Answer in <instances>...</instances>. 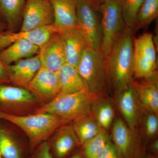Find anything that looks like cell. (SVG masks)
Masks as SVG:
<instances>
[{"mask_svg": "<svg viewBox=\"0 0 158 158\" xmlns=\"http://www.w3.org/2000/svg\"><path fill=\"white\" fill-rule=\"evenodd\" d=\"M133 32L126 28L106 58L111 87L116 96L131 85L133 79Z\"/></svg>", "mask_w": 158, "mask_h": 158, "instance_id": "cell-1", "label": "cell"}, {"mask_svg": "<svg viewBox=\"0 0 158 158\" xmlns=\"http://www.w3.org/2000/svg\"><path fill=\"white\" fill-rule=\"evenodd\" d=\"M0 119L10 123L22 132L28 141L31 153L40 143L48 140L58 128L68 123L48 113L15 116L0 112Z\"/></svg>", "mask_w": 158, "mask_h": 158, "instance_id": "cell-2", "label": "cell"}, {"mask_svg": "<svg viewBox=\"0 0 158 158\" xmlns=\"http://www.w3.org/2000/svg\"><path fill=\"white\" fill-rule=\"evenodd\" d=\"M77 69L90 93L97 97L107 95L111 86V81L107 59L100 51L88 47Z\"/></svg>", "mask_w": 158, "mask_h": 158, "instance_id": "cell-3", "label": "cell"}, {"mask_svg": "<svg viewBox=\"0 0 158 158\" xmlns=\"http://www.w3.org/2000/svg\"><path fill=\"white\" fill-rule=\"evenodd\" d=\"M96 98L89 91L60 95L43 105L35 113L54 114L69 123L90 113L92 102Z\"/></svg>", "mask_w": 158, "mask_h": 158, "instance_id": "cell-4", "label": "cell"}, {"mask_svg": "<svg viewBox=\"0 0 158 158\" xmlns=\"http://www.w3.org/2000/svg\"><path fill=\"white\" fill-rule=\"evenodd\" d=\"M101 13L100 51L107 58L113 46L126 28L119 0H109L96 8Z\"/></svg>", "mask_w": 158, "mask_h": 158, "instance_id": "cell-5", "label": "cell"}, {"mask_svg": "<svg viewBox=\"0 0 158 158\" xmlns=\"http://www.w3.org/2000/svg\"><path fill=\"white\" fill-rule=\"evenodd\" d=\"M42 105L27 88L0 84V112L15 116H25L35 113Z\"/></svg>", "mask_w": 158, "mask_h": 158, "instance_id": "cell-6", "label": "cell"}, {"mask_svg": "<svg viewBox=\"0 0 158 158\" xmlns=\"http://www.w3.org/2000/svg\"><path fill=\"white\" fill-rule=\"evenodd\" d=\"M133 77L146 78L157 73L156 50L152 34L144 33L133 38Z\"/></svg>", "mask_w": 158, "mask_h": 158, "instance_id": "cell-7", "label": "cell"}, {"mask_svg": "<svg viewBox=\"0 0 158 158\" xmlns=\"http://www.w3.org/2000/svg\"><path fill=\"white\" fill-rule=\"evenodd\" d=\"M0 152L4 158H30L28 141L17 127L0 119Z\"/></svg>", "mask_w": 158, "mask_h": 158, "instance_id": "cell-8", "label": "cell"}, {"mask_svg": "<svg viewBox=\"0 0 158 158\" xmlns=\"http://www.w3.org/2000/svg\"><path fill=\"white\" fill-rule=\"evenodd\" d=\"M96 10L87 0H77V28L89 47L100 51L101 29Z\"/></svg>", "mask_w": 158, "mask_h": 158, "instance_id": "cell-9", "label": "cell"}, {"mask_svg": "<svg viewBox=\"0 0 158 158\" xmlns=\"http://www.w3.org/2000/svg\"><path fill=\"white\" fill-rule=\"evenodd\" d=\"M52 7L50 0H27L20 31H29L53 23Z\"/></svg>", "mask_w": 158, "mask_h": 158, "instance_id": "cell-10", "label": "cell"}, {"mask_svg": "<svg viewBox=\"0 0 158 158\" xmlns=\"http://www.w3.org/2000/svg\"><path fill=\"white\" fill-rule=\"evenodd\" d=\"M112 124L111 140L123 157L139 158L143 150L136 132L121 118H116Z\"/></svg>", "mask_w": 158, "mask_h": 158, "instance_id": "cell-11", "label": "cell"}, {"mask_svg": "<svg viewBox=\"0 0 158 158\" xmlns=\"http://www.w3.org/2000/svg\"><path fill=\"white\" fill-rule=\"evenodd\" d=\"M26 88L31 91L43 105L56 98L61 90L57 72L49 70L42 66Z\"/></svg>", "mask_w": 158, "mask_h": 158, "instance_id": "cell-12", "label": "cell"}, {"mask_svg": "<svg viewBox=\"0 0 158 158\" xmlns=\"http://www.w3.org/2000/svg\"><path fill=\"white\" fill-rule=\"evenodd\" d=\"M118 110L125 123L136 132L141 121L143 108L134 88L130 85L117 96Z\"/></svg>", "mask_w": 158, "mask_h": 158, "instance_id": "cell-13", "label": "cell"}, {"mask_svg": "<svg viewBox=\"0 0 158 158\" xmlns=\"http://www.w3.org/2000/svg\"><path fill=\"white\" fill-rule=\"evenodd\" d=\"M38 55L42 67L58 72L66 63L64 43L60 34H53L40 48Z\"/></svg>", "mask_w": 158, "mask_h": 158, "instance_id": "cell-14", "label": "cell"}, {"mask_svg": "<svg viewBox=\"0 0 158 158\" xmlns=\"http://www.w3.org/2000/svg\"><path fill=\"white\" fill-rule=\"evenodd\" d=\"M54 158H67L81 145L72 125L65 124L58 128L48 139Z\"/></svg>", "mask_w": 158, "mask_h": 158, "instance_id": "cell-15", "label": "cell"}, {"mask_svg": "<svg viewBox=\"0 0 158 158\" xmlns=\"http://www.w3.org/2000/svg\"><path fill=\"white\" fill-rule=\"evenodd\" d=\"M56 33L57 32L53 23L29 31H0V52L21 40H27L40 48Z\"/></svg>", "mask_w": 158, "mask_h": 158, "instance_id": "cell-16", "label": "cell"}, {"mask_svg": "<svg viewBox=\"0 0 158 158\" xmlns=\"http://www.w3.org/2000/svg\"><path fill=\"white\" fill-rule=\"evenodd\" d=\"M6 66L10 84L26 88L41 68V63L37 54Z\"/></svg>", "mask_w": 158, "mask_h": 158, "instance_id": "cell-17", "label": "cell"}, {"mask_svg": "<svg viewBox=\"0 0 158 158\" xmlns=\"http://www.w3.org/2000/svg\"><path fill=\"white\" fill-rule=\"evenodd\" d=\"M140 81L133 80L131 85L143 109L158 114V73Z\"/></svg>", "mask_w": 158, "mask_h": 158, "instance_id": "cell-18", "label": "cell"}, {"mask_svg": "<svg viewBox=\"0 0 158 158\" xmlns=\"http://www.w3.org/2000/svg\"><path fill=\"white\" fill-rule=\"evenodd\" d=\"M53 11V24L57 33L77 28V0H50Z\"/></svg>", "mask_w": 158, "mask_h": 158, "instance_id": "cell-19", "label": "cell"}, {"mask_svg": "<svg viewBox=\"0 0 158 158\" xmlns=\"http://www.w3.org/2000/svg\"><path fill=\"white\" fill-rule=\"evenodd\" d=\"M64 43L66 63L77 69L88 46L78 29L73 28L59 32Z\"/></svg>", "mask_w": 158, "mask_h": 158, "instance_id": "cell-20", "label": "cell"}, {"mask_svg": "<svg viewBox=\"0 0 158 158\" xmlns=\"http://www.w3.org/2000/svg\"><path fill=\"white\" fill-rule=\"evenodd\" d=\"M40 48L27 40H21L12 44L0 52V62L5 66L38 54Z\"/></svg>", "mask_w": 158, "mask_h": 158, "instance_id": "cell-21", "label": "cell"}, {"mask_svg": "<svg viewBox=\"0 0 158 158\" xmlns=\"http://www.w3.org/2000/svg\"><path fill=\"white\" fill-rule=\"evenodd\" d=\"M57 73L61 86V90L58 96L89 91L77 69L68 63H65L62 65Z\"/></svg>", "mask_w": 158, "mask_h": 158, "instance_id": "cell-22", "label": "cell"}, {"mask_svg": "<svg viewBox=\"0 0 158 158\" xmlns=\"http://www.w3.org/2000/svg\"><path fill=\"white\" fill-rule=\"evenodd\" d=\"M72 123V126L78 138L81 146L103 129L91 112Z\"/></svg>", "mask_w": 158, "mask_h": 158, "instance_id": "cell-23", "label": "cell"}, {"mask_svg": "<svg viewBox=\"0 0 158 158\" xmlns=\"http://www.w3.org/2000/svg\"><path fill=\"white\" fill-rule=\"evenodd\" d=\"M90 112L103 129L110 128L114 121L115 112L113 105L105 97H97L94 100Z\"/></svg>", "mask_w": 158, "mask_h": 158, "instance_id": "cell-24", "label": "cell"}, {"mask_svg": "<svg viewBox=\"0 0 158 158\" xmlns=\"http://www.w3.org/2000/svg\"><path fill=\"white\" fill-rule=\"evenodd\" d=\"M111 140V136L107 130L103 129L97 135L82 144L81 151L83 157H97L104 150Z\"/></svg>", "mask_w": 158, "mask_h": 158, "instance_id": "cell-25", "label": "cell"}, {"mask_svg": "<svg viewBox=\"0 0 158 158\" xmlns=\"http://www.w3.org/2000/svg\"><path fill=\"white\" fill-rule=\"evenodd\" d=\"M158 15V0H144L137 14L134 31L146 28Z\"/></svg>", "mask_w": 158, "mask_h": 158, "instance_id": "cell-26", "label": "cell"}, {"mask_svg": "<svg viewBox=\"0 0 158 158\" xmlns=\"http://www.w3.org/2000/svg\"><path fill=\"white\" fill-rule=\"evenodd\" d=\"M25 2L26 0H0V10L11 30L19 19Z\"/></svg>", "mask_w": 158, "mask_h": 158, "instance_id": "cell-27", "label": "cell"}, {"mask_svg": "<svg viewBox=\"0 0 158 158\" xmlns=\"http://www.w3.org/2000/svg\"><path fill=\"white\" fill-rule=\"evenodd\" d=\"M144 0H119L126 27L134 31L137 14Z\"/></svg>", "mask_w": 158, "mask_h": 158, "instance_id": "cell-28", "label": "cell"}, {"mask_svg": "<svg viewBox=\"0 0 158 158\" xmlns=\"http://www.w3.org/2000/svg\"><path fill=\"white\" fill-rule=\"evenodd\" d=\"M143 127L145 138L152 139L156 135L158 131V115L151 111L143 109Z\"/></svg>", "mask_w": 158, "mask_h": 158, "instance_id": "cell-29", "label": "cell"}, {"mask_svg": "<svg viewBox=\"0 0 158 158\" xmlns=\"http://www.w3.org/2000/svg\"><path fill=\"white\" fill-rule=\"evenodd\" d=\"M30 158H54L51 152L48 140L39 144L31 153Z\"/></svg>", "mask_w": 158, "mask_h": 158, "instance_id": "cell-30", "label": "cell"}, {"mask_svg": "<svg viewBox=\"0 0 158 158\" xmlns=\"http://www.w3.org/2000/svg\"><path fill=\"white\" fill-rule=\"evenodd\" d=\"M96 158H123V157L118 148L111 140L104 150Z\"/></svg>", "mask_w": 158, "mask_h": 158, "instance_id": "cell-31", "label": "cell"}, {"mask_svg": "<svg viewBox=\"0 0 158 158\" xmlns=\"http://www.w3.org/2000/svg\"><path fill=\"white\" fill-rule=\"evenodd\" d=\"M9 84L10 81L6 66L0 62V84Z\"/></svg>", "mask_w": 158, "mask_h": 158, "instance_id": "cell-32", "label": "cell"}, {"mask_svg": "<svg viewBox=\"0 0 158 158\" xmlns=\"http://www.w3.org/2000/svg\"><path fill=\"white\" fill-rule=\"evenodd\" d=\"M148 150L150 152L157 154L158 152V140L156 139L149 144Z\"/></svg>", "mask_w": 158, "mask_h": 158, "instance_id": "cell-33", "label": "cell"}, {"mask_svg": "<svg viewBox=\"0 0 158 158\" xmlns=\"http://www.w3.org/2000/svg\"><path fill=\"white\" fill-rule=\"evenodd\" d=\"M108 1H109V0H95L94 4V7L96 9L99 6Z\"/></svg>", "mask_w": 158, "mask_h": 158, "instance_id": "cell-34", "label": "cell"}, {"mask_svg": "<svg viewBox=\"0 0 158 158\" xmlns=\"http://www.w3.org/2000/svg\"><path fill=\"white\" fill-rule=\"evenodd\" d=\"M69 158H84V157L82 155L81 152L80 150L74 153Z\"/></svg>", "mask_w": 158, "mask_h": 158, "instance_id": "cell-35", "label": "cell"}, {"mask_svg": "<svg viewBox=\"0 0 158 158\" xmlns=\"http://www.w3.org/2000/svg\"><path fill=\"white\" fill-rule=\"evenodd\" d=\"M144 158H156V157L152 155L149 154H146L144 152Z\"/></svg>", "mask_w": 158, "mask_h": 158, "instance_id": "cell-36", "label": "cell"}, {"mask_svg": "<svg viewBox=\"0 0 158 158\" xmlns=\"http://www.w3.org/2000/svg\"><path fill=\"white\" fill-rule=\"evenodd\" d=\"M5 29H6V26L0 21V31H3Z\"/></svg>", "mask_w": 158, "mask_h": 158, "instance_id": "cell-37", "label": "cell"}, {"mask_svg": "<svg viewBox=\"0 0 158 158\" xmlns=\"http://www.w3.org/2000/svg\"><path fill=\"white\" fill-rule=\"evenodd\" d=\"M139 158H144V151L142 150V151L141 152V155H140Z\"/></svg>", "mask_w": 158, "mask_h": 158, "instance_id": "cell-38", "label": "cell"}, {"mask_svg": "<svg viewBox=\"0 0 158 158\" xmlns=\"http://www.w3.org/2000/svg\"><path fill=\"white\" fill-rule=\"evenodd\" d=\"M87 1H88V2L90 3L91 5H92V6H93L95 0H87Z\"/></svg>", "mask_w": 158, "mask_h": 158, "instance_id": "cell-39", "label": "cell"}, {"mask_svg": "<svg viewBox=\"0 0 158 158\" xmlns=\"http://www.w3.org/2000/svg\"><path fill=\"white\" fill-rule=\"evenodd\" d=\"M2 154H1V153L0 152V158H2Z\"/></svg>", "mask_w": 158, "mask_h": 158, "instance_id": "cell-40", "label": "cell"}]
</instances>
